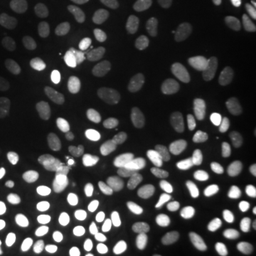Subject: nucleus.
Returning <instances> with one entry per match:
<instances>
[{"mask_svg": "<svg viewBox=\"0 0 256 256\" xmlns=\"http://www.w3.org/2000/svg\"><path fill=\"white\" fill-rule=\"evenodd\" d=\"M195 191L202 200L220 210L235 208L240 200L238 185L220 175H201L195 181Z\"/></svg>", "mask_w": 256, "mask_h": 256, "instance_id": "1", "label": "nucleus"}, {"mask_svg": "<svg viewBox=\"0 0 256 256\" xmlns=\"http://www.w3.org/2000/svg\"><path fill=\"white\" fill-rule=\"evenodd\" d=\"M222 138V128L216 121H206L188 132L184 140L185 148L192 154H205Z\"/></svg>", "mask_w": 256, "mask_h": 256, "instance_id": "2", "label": "nucleus"}, {"mask_svg": "<svg viewBox=\"0 0 256 256\" xmlns=\"http://www.w3.org/2000/svg\"><path fill=\"white\" fill-rule=\"evenodd\" d=\"M88 182H90L92 191L100 196L101 201H104L112 208L124 210L130 204L127 190L122 188L118 184L112 182L107 176L92 172L88 176Z\"/></svg>", "mask_w": 256, "mask_h": 256, "instance_id": "3", "label": "nucleus"}, {"mask_svg": "<svg viewBox=\"0 0 256 256\" xmlns=\"http://www.w3.org/2000/svg\"><path fill=\"white\" fill-rule=\"evenodd\" d=\"M73 220L82 238L96 240L101 234V215L97 206L90 202L77 204L72 210Z\"/></svg>", "mask_w": 256, "mask_h": 256, "instance_id": "4", "label": "nucleus"}, {"mask_svg": "<svg viewBox=\"0 0 256 256\" xmlns=\"http://www.w3.org/2000/svg\"><path fill=\"white\" fill-rule=\"evenodd\" d=\"M34 38L12 26L0 28V48L14 58H28L34 50Z\"/></svg>", "mask_w": 256, "mask_h": 256, "instance_id": "5", "label": "nucleus"}, {"mask_svg": "<svg viewBox=\"0 0 256 256\" xmlns=\"http://www.w3.org/2000/svg\"><path fill=\"white\" fill-rule=\"evenodd\" d=\"M20 14L30 24L44 28L54 20V3L52 0H23L20 4Z\"/></svg>", "mask_w": 256, "mask_h": 256, "instance_id": "6", "label": "nucleus"}, {"mask_svg": "<svg viewBox=\"0 0 256 256\" xmlns=\"http://www.w3.org/2000/svg\"><path fill=\"white\" fill-rule=\"evenodd\" d=\"M210 96L205 92H200L174 106V118L180 122H194L205 116V112L210 108Z\"/></svg>", "mask_w": 256, "mask_h": 256, "instance_id": "7", "label": "nucleus"}, {"mask_svg": "<svg viewBox=\"0 0 256 256\" xmlns=\"http://www.w3.org/2000/svg\"><path fill=\"white\" fill-rule=\"evenodd\" d=\"M218 33V24L206 18L194 20L185 33V42L192 48H202L210 44Z\"/></svg>", "mask_w": 256, "mask_h": 256, "instance_id": "8", "label": "nucleus"}, {"mask_svg": "<svg viewBox=\"0 0 256 256\" xmlns=\"http://www.w3.org/2000/svg\"><path fill=\"white\" fill-rule=\"evenodd\" d=\"M136 18L138 23L148 32L151 40L156 46L168 44V42L171 38V32H170L168 24L158 14L148 12V10H138L136 12Z\"/></svg>", "mask_w": 256, "mask_h": 256, "instance_id": "9", "label": "nucleus"}, {"mask_svg": "<svg viewBox=\"0 0 256 256\" xmlns=\"http://www.w3.org/2000/svg\"><path fill=\"white\" fill-rule=\"evenodd\" d=\"M136 176L140 185L152 188L161 178V162L152 152H141L136 162Z\"/></svg>", "mask_w": 256, "mask_h": 256, "instance_id": "10", "label": "nucleus"}, {"mask_svg": "<svg viewBox=\"0 0 256 256\" xmlns=\"http://www.w3.org/2000/svg\"><path fill=\"white\" fill-rule=\"evenodd\" d=\"M22 204L18 196L10 194L0 195V236H8L18 225Z\"/></svg>", "mask_w": 256, "mask_h": 256, "instance_id": "11", "label": "nucleus"}, {"mask_svg": "<svg viewBox=\"0 0 256 256\" xmlns=\"http://www.w3.org/2000/svg\"><path fill=\"white\" fill-rule=\"evenodd\" d=\"M10 132L20 146L28 150H37L42 146V136L37 128L24 118L16 117L10 121Z\"/></svg>", "mask_w": 256, "mask_h": 256, "instance_id": "12", "label": "nucleus"}, {"mask_svg": "<svg viewBox=\"0 0 256 256\" xmlns=\"http://www.w3.org/2000/svg\"><path fill=\"white\" fill-rule=\"evenodd\" d=\"M68 22L74 33L80 36H92L97 32V20L92 12L84 6L74 8L68 14Z\"/></svg>", "mask_w": 256, "mask_h": 256, "instance_id": "13", "label": "nucleus"}, {"mask_svg": "<svg viewBox=\"0 0 256 256\" xmlns=\"http://www.w3.org/2000/svg\"><path fill=\"white\" fill-rule=\"evenodd\" d=\"M76 63L78 72L84 76H92L100 67V56L97 47L92 43H82L76 53Z\"/></svg>", "mask_w": 256, "mask_h": 256, "instance_id": "14", "label": "nucleus"}, {"mask_svg": "<svg viewBox=\"0 0 256 256\" xmlns=\"http://www.w3.org/2000/svg\"><path fill=\"white\" fill-rule=\"evenodd\" d=\"M60 131L63 132L64 137L70 138L73 141L82 142L92 137V127L87 124L86 120H82L80 116H67L60 122Z\"/></svg>", "mask_w": 256, "mask_h": 256, "instance_id": "15", "label": "nucleus"}, {"mask_svg": "<svg viewBox=\"0 0 256 256\" xmlns=\"http://www.w3.org/2000/svg\"><path fill=\"white\" fill-rule=\"evenodd\" d=\"M128 121L134 131H137L141 136H151L154 132L152 118L150 116V111L146 110L142 101L137 100L128 111Z\"/></svg>", "mask_w": 256, "mask_h": 256, "instance_id": "16", "label": "nucleus"}, {"mask_svg": "<svg viewBox=\"0 0 256 256\" xmlns=\"http://www.w3.org/2000/svg\"><path fill=\"white\" fill-rule=\"evenodd\" d=\"M140 56H141V52L137 44L121 46L111 56L110 67L114 72H128L137 66Z\"/></svg>", "mask_w": 256, "mask_h": 256, "instance_id": "17", "label": "nucleus"}, {"mask_svg": "<svg viewBox=\"0 0 256 256\" xmlns=\"http://www.w3.org/2000/svg\"><path fill=\"white\" fill-rule=\"evenodd\" d=\"M172 229H174L175 236L190 246H198L202 242V232L200 226L185 216L176 218L174 220Z\"/></svg>", "mask_w": 256, "mask_h": 256, "instance_id": "18", "label": "nucleus"}, {"mask_svg": "<svg viewBox=\"0 0 256 256\" xmlns=\"http://www.w3.org/2000/svg\"><path fill=\"white\" fill-rule=\"evenodd\" d=\"M3 87L4 92L18 102H28L32 98V86L28 78L22 74H9L3 82Z\"/></svg>", "mask_w": 256, "mask_h": 256, "instance_id": "19", "label": "nucleus"}, {"mask_svg": "<svg viewBox=\"0 0 256 256\" xmlns=\"http://www.w3.org/2000/svg\"><path fill=\"white\" fill-rule=\"evenodd\" d=\"M47 92L56 100H68L73 96V86L68 82V78L62 73H48L44 78Z\"/></svg>", "mask_w": 256, "mask_h": 256, "instance_id": "20", "label": "nucleus"}, {"mask_svg": "<svg viewBox=\"0 0 256 256\" xmlns=\"http://www.w3.org/2000/svg\"><path fill=\"white\" fill-rule=\"evenodd\" d=\"M138 100L142 101L144 106L146 107V110L150 111V116H151V118H152L154 130H156V128H161L168 120L171 118L170 106H166L162 101L152 100V98H150L148 96H141Z\"/></svg>", "mask_w": 256, "mask_h": 256, "instance_id": "21", "label": "nucleus"}, {"mask_svg": "<svg viewBox=\"0 0 256 256\" xmlns=\"http://www.w3.org/2000/svg\"><path fill=\"white\" fill-rule=\"evenodd\" d=\"M238 248L236 239L228 235H220L210 239L206 244V252L210 256H229L232 255Z\"/></svg>", "mask_w": 256, "mask_h": 256, "instance_id": "22", "label": "nucleus"}, {"mask_svg": "<svg viewBox=\"0 0 256 256\" xmlns=\"http://www.w3.org/2000/svg\"><path fill=\"white\" fill-rule=\"evenodd\" d=\"M188 70L192 78L200 84H206L214 78L212 67L200 57H191L188 60Z\"/></svg>", "mask_w": 256, "mask_h": 256, "instance_id": "23", "label": "nucleus"}, {"mask_svg": "<svg viewBox=\"0 0 256 256\" xmlns=\"http://www.w3.org/2000/svg\"><path fill=\"white\" fill-rule=\"evenodd\" d=\"M182 78L180 76H168L161 82L158 87V96L162 101L174 100L182 88Z\"/></svg>", "mask_w": 256, "mask_h": 256, "instance_id": "24", "label": "nucleus"}, {"mask_svg": "<svg viewBox=\"0 0 256 256\" xmlns=\"http://www.w3.org/2000/svg\"><path fill=\"white\" fill-rule=\"evenodd\" d=\"M201 3L206 9L222 18H230L238 13V6L234 0H201Z\"/></svg>", "mask_w": 256, "mask_h": 256, "instance_id": "25", "label": "nucleus"}, {"mask_svg": "<svg viewBox=\"0 0 256 256\" xmlns=\"http://www.w3.org/2000/svg\"><path fill=\"white\" fill-rule=\"evenodd\" d=\"M112 249L116 256H140V249L132 239L117 235L112 239Z\"/></svg>", "mask_w": 256, "mask_h": 256, "instance_id": "26", "label": "nucleus"}, {"mask_svg": "<svg viewBox=\"0 0 256 256\" xmlns=\"http://www.w3.org/2000/svg\"><path fill=\"white\" fill-rule=\"evenodd\" d=\"M101 156H102V161L106 162L107 166L117 168L120 165V161H121V148H120L118 142L114 140L106 141L102 146Z\"/></svg>", "mask_w": 256, "mask_h": 256, "instance_id": "27", "label": "nucleus"}, {"mask_svg": "<svg viewBox=\"0 0 256 256\" xmlns=\"http://www.w3.org/2000/svg\"><path fill=\"white\" fill-rule=\"evenodd\" d=\"M18 165L3 152H0V182H12L18 180Z\"/></svg>", "mask_w": 256, "mask_h": 256, "instance_id": "28", "label": "nucleus"}, {"mask_svg": "<svg viewBox=\"0 0 256 256\" xmlns=\"http://www.w3.org/2000/svg\"><path fill=\"white\" fill-rule=\"evenodd\" d=\"M146 4L156 8V9H166L170 6H174L178 0H142Z\"/></svg>", "mask_w": 256, "mask_h": 256, "instance_id": "29", "label": "nucleus"}, {"mask_svg": "<svg viewBox=\"0 0 256 256\" xmlns=\"http://www.w3.org/2000/svg\"><path fill=\"white\" fill-rule=\"evenodd\" d=\"M252 57H254V62L256 63V38L255 43H254V48H252Z\"/></svg>", "mask_w": 256, "mask_h": 256, "instance_id": "30", "label": "nucleus"}]
</instances>
